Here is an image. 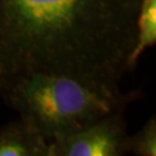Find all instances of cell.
Here are the masks:
<instances>
[{"instance_id": "obj_3", "label": "cell", "mask_w": 156, "mask_h": 156, "mask_svg": "<svg viewBox=\"0 0 156 156\" xmlns=\"http://www.w3.org/2000/svg\"><path fill=\"white\" fill-rule=\"evenodd\" d=\"M125 110L111 112L78 132L50 141L49 156H122L127 154Z\"/></svg>"}, {"instance_id": "obj_4", "label": "cell", "mask_w": 156, "mask_h": 156, "mask_svg": "<svg viewBox=\"0 0 156 156\" xmlns=\"http://www.w3.org/2000/svg\"><path fill=\"white\" fill-rule=\"evenodd\" d=\"M50 142L21 118L0 127V156H49Z\"/></svg>"}, {"instance_id": "obj_5", "label": "cell", "mask_w": 156, "mask_h": 156, "mask_svg": "<svg viewBox=\"0 0 156 156\" xmlns=\"http://www.w3.org/2000/svg\"><path fill=\"white\" fill-rule=\"evenodd\" d=\"M156 43V0H141L136 16L134 46L128 58V72L133 71L140 57Z\"/></svg>"}, {"instance_id": "obj_1", "label": "cell", "mask_w": 156, "mask_h": 156, "mask_svg": "<svg viewBox=\"0 0 156 156\" xmlns=\"http://www.w3.org/2000/svg\"><path fill=\"white\" fill-rule=\"evenodd\" d=\"M141 0H0V91L33 72L120 88Z\"/></svg>"}, {"instance_id": "obj_6", "label": "cell", "mask_w": 156, "mask_h": 156, "mask_svg": "<svg viewBox=\"0 0 156 156\" xmlns=\"http://www.w3.org/2000/svg\"><path fill=\"white\" fill-rule=\"evenodd\" d=\"M127 153L138 156L156 155V120L151 117L133 135L127 138Z\"/></svg>"}, {"instance_id": "obj_2", "label": "cell", "mask_w": 156, "mask_h": 156, "mask_svg": "<svg viewBox=\"0 0 156 156\" xmlns=\"http://www.w3.org/2000/svg\"><path fill=\"white\" fill-rule=\"evenodd\" d=\"M139 91L84 81L66 74L33 72L11 80L0 100L49 142L78 132L111 112L125 110Z\"/></svg>"}]
</instances>
